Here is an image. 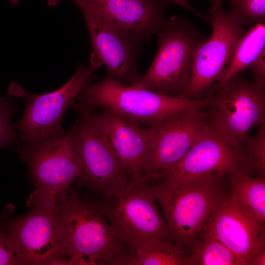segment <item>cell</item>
Wrapping results in <instances>:
<instances>
[{
	"instance_id": "7",
	"label": "cell",
	"mask_w": 265,
	"mask_h": 265,
	"mask_svg": "<svg viewBox=\"0 0 265 265\" xmlns=\"http://www.w3.org/2000/svg\"><path fill=\"white\" fill-rule=\"evenodd\" d=\"M100 66L90 59V65H80L72 78L59 89L44 94L29 93L13 81L7 94L22 97L25 108L20 120L12 124L19 132L20 143L40 142L64 133L62 119L67 109L73 106L83 89L96 78Z\"/></svg>"
},
{
	"instance_id": "15",
	"label": "cell",
	"mask_w": 265,
	"mask_h": 265,
	"mask_svg": "<svg viewBox=\"0 0 265 265\" xmlns=\"http://www.w3.org/2000/svg\"><path fill=\"white\" fill-rule=\"evenodd\" d=\"M80 11L90 37V57L105 65L106 74L118 81L135 84L140 77L137 62L141 45L132 35L102 17L87 10Z\"/></svg>"
},
{
	"instance_id": "5",
	"label": "cell",
	"mask_w": 265,
	"mask_h": 265,
	"mask_svg": "<svg viewBox=\"0 0 265 265\" xmlns=\"http://www.w3.org/2000/svg\"><path fill=\"white\" fill-rule=\"evenodd\" d=\"M207 39L187 19L173 16L157 33L158 49L135 83L155 93L180 97L190 80L195 54Z\"/></svg>"
},
{
	"instance_id": "16",
	"label": "cell",
	"mask_w": 265,
	"mask_h": 265,
	"mask_svg": "<svg viewBox=\"0 0 265 265\" xmlns=\"http://www.w3.org/2000/svg\"><path fill=\"white\" fill-rule=\"evenodd\" d=\"M132 35L141 45L167 25L168 0H71ZM59 0H48L50 6Z\"/></svg>"
},
{
	"instance_id": "2",
	"label": "cell",
	"mask_w": 265,
	"mask_h": 265,
	"mask_svg": "<svg viewBox=\"0 0 265 265\" xmlns=\"http://www.w3.org/2000/svg\"><path fill=\"white\" fill-rule=\"evenodd\" d=\"M221 179L207 175L149 181L174 243L188 249L203 231L221 191Z\"/></svg>"
},
{
	"instance_id": "1",
	"label": "cell",
	"mask_w": 265,
	"mask_h": 265,
	"mask_svg": "<svg viewBox=\"0 0 265 265\" xmlns=\"http://www.w3.org/2000/svg\"><path fill=\"white\" fill-rule=\"evenodd\" d=\"M55 198L67 265H107L129 250L114 236L101 199L71 188Z\"/></svg>"
},
{
	"instance_id": "18",
	"label": "cell",
	"mask_w": 265,
	"mask_h": 265,
	"mask_svg": "<svg viewBox=\"0 0 265 265\" xmlns=\"http://www.w3.org/2000/svg\"><path fill=\"white\" fill-rule=\"evenodd\" d=\"M187 248L170 238L146 242L110 261L112 265H187Z\"/></svg>"
},
{
	"instance_id": "27",
	"label": "cell",
	"mask_w": 265,
	"mask_h": 265,
	"mask_svg": "<svg viewBox=\"0 0 265 265\" xmlns=\"http://www.w3.org/2000/svg\"><path fill=\"white\" fill-rule=\"evenodd\" d=\"M265 265V247L258 252L250 261L249 265Z\"/></svg>"
},
{
	"instance_id": "20",
	"label": "cell",
	"mask_w": 265,
	"mask_h": 265,
	"mask_svg": "<svg viewBox=\"0 0 265 265\" xmlns=\"http://www.w3.org/2000/svg\"><path fill=\"white\" fill-rule=\"evenodd\" d=\"M188 250L187 265H246L226 246L203 230Z\"/></svg>"
},
{
	"instance_id": "9",
	"label": "cell",
	"mask_w": 265,
	"mask_h": 265,
	"mask_svg": "<svg viewBox=\"0 0 265 265\" xmlns=\"http://www.w3.org/2000/svg\"><path fill=\"white\" fill-rule=\"evenodd\" d=\"M80 116L70 129L81 164L78 184L100 198L118 193L130 181L125 168L99 123L94 110L76 111Z\"/></svg>"
},
{
	"instance_id": "25",
	"label": "cell",
	"mask_w": 265,
	"mask_h": 265,
	"mask_svg": "<svg viewBox=\"0 0 265 265\" xmlns=\"http://www.w3.org/2000/svg\"><path fill=\"white\" fill-rule=\"evenodd\" d=\"M21 265L10 249L4 228L0 225V265Z\"/></svg>"
},
{
	"instance_id": "3",
	"label": "cell",
	"mask_w": 265,
	"mask_h": 265,
	"mask_svg": "<svg viewBox=\"0 0 265 265\" xmlns=\"http://www.w3.org/2000/svg\"><path fill=\"white\" fill-rule=\"evenodd\" d=\"M73 106L76 111L107 108L138 122L150 125L193 108L205 109L210 98L189 99L159 94L136 84L126 85L106 74L85 86Z\"/></svg>"
},
{
	"instance_id": "12",
	"label": "cell",
	"mask_w": 265,
	"mask_h": 265,
	"mask_svg": "<svg viewBox=\"0 0 265 265\" xmlns=\"http://www.w3.org/2000/svg\"><path fill=\"white\" fill-rule=\"evenodd\" d=\"M203 231L226 246L246 265L265 247V222L230 191L221 190Z\"/></svg>"
},
{
	"instance_id": "14",
	"label": "cell",
	"mask_w": 265,
	"mask_h": 265,
	"mask_svg": "<svg viewBox=\"0 0 265 265\" xmlns=\"http://www.w3.org/2000/svg\"><path fill=\"white\" fill-rule=\"evenodd\" d=\"M204 109L193 108L151 126L152 142L141 180L147 182L178 163L208 127Z\"/></svg>"
},
{
	"instance_id": "6",
	"label": "cell",
	"mask_w": 265,
	"mask_h": 265,
	"mask_svg": "<svg viewBox=\"0 0 265 265\" xmlns=\"http://www.w3.org/2000/svg\"><path fill=\"white\" fill-rule=\"evenodd\" d=\"M210 91L209 128L231 145L245 146L249 131L265 123V82L238 74Z\"/></svg>"
},
{
	"instance_id": "23",
	"label": "cell",
	"mask_w": 265,
	"mask_h": 265,
	"mask_svg": "<svg viewBox=\"0 0 265 265\" xmlns=\"http://www.w3.org/2000/svg\"><path fill=\"white\" fill-rule=\"evenodd\" d=\"M15 110L7 93L0 97V148H13L20 143L19 137L11 124V117Z\"/></svg>"
},
{
	"instance_id": "28",
	"label": "cell",
	"mask_w": 265,
	"mask_h": 265,
	"mask_svg": "<svg viewBox=\"0 0 265 265\" xmlns=\"http://www.w3.org/2000/svg\"><path fill=\"white\" fill-rule=\"evenodd\" d=\"M168 1H173L176 4L182 6L184 8L191 11L195 14L197 13V10L191 5L187 0H168Z\"/></svg>"
},
{
	"instance_id": "26",
	"label": "cell",
	"mask_w": 265,
	"mask_h": 265,
	"mask_svg": "<svg viewBox=\"0 0 265 265\" xmlns=\"http://www.w3.org/2000/svg\"><path fill=\"white\" fill-rule=\"evenodd\" d=\"M249 67L255 81L265 82V49Z\"/></svg>"
},
{
	"instance_id": "8",
	"label": "cell",
	"mask_w": 265,
	"mask_h": 265,
	"mask_svg": "<svg viewBox=\"0 0 265 265\" xmlns=\"http://www.w3.org/2000/svg\"><path fill=\"white\" fill-rule=\"evenodd\" d=\"M100 199L114 236L128 249L171 239L149 181H130L117 194Z\"/></svg>"
},
{
	"instance_id": "19",
	"label": "cell",
	"mask_w": 265,
	"mask_h": 265,
	"mask_svg": "<svg viewBox=\"0 0 265 265\" xmlns=\"http://www.w3.org/2000/svg\"><path fill=\"white\" fill-rule=\"evenodd\" d=\"M265 49V23H257L239 37L227 68L216 84L245 71Z\"/></svg>"
},
{
	"instance_id": "17",
	"label": "cell",
	"mask_w": 265,
	"mask_h": 265,
	"mask_svg": "<svg viewBox=\"0 0 265 265\" xmlns=\"http://www.w3.org/2000/svg\"><path fill=\"white\" fill-rule=\"evenodd\" d=\"M96 118L122 162L130 181L143 177L151 147L153 128H144L133 119L103 108Z\"/></svg>"
},
{
	"instance_id": "10",
	"label": "cell",
	"mask_w": 265,
	"mask_h": 265,
	"mask_svg": "<svg viewBox=\"0 0 265 265\" xmlns=\"http://www.w3.org/2000/svg\"><path fill=\"white\" fill-rule=\"evenodd\" d=\"M209 14L212 33L196 51L190 81L180 97L203 99L223 75L238 39L246 31L242 21L224 10L222 4L211 8Z\"/></svg>"
},
{
	"instance_id": "13",
	"label": "cell",
	"mask_w": 265,
	"mask_h": 265,
	"mask_svg": "<svg viewBox=\"0 0 265 265\" xmlns=\"http://www.w3.org/2000/svg\"><path fill=\"white\" fill-rule=\"evenodd\" d=\"M255 170L245 146L231 145L208 127L184 157L166 171L150 180L214 175L222 179L235 171L251 174Z\"/></svg>"
},
{
	"instance_id": "4",
	"label": "cell",
	"mask_w": 265,
	"mask_h": 265,
	"mask_svg": "<svg viewBox=\"0 0 265 265\" xmlns=\"http://www.w3.org/2000/svg\"><path fill=\"white\" fill-rule=\"evenodd\" d=\"M29 211L0 223L8 246L21 265H63L69 257L62 244L55 196L35 190Z\"/></svg>"
},
{
	"instance_id": "24",
	"label": "cell",
	"mask_w": 265,
	"mask_h": 265,
	"mask_svg": "<svg viewBox=\"0 0 265 265\" xmlns=\"http://www.w3.org/2000/svg\"><path fill=\"white\" fill-rule=\"evenodd\" d=\"M245 145L251 155L258 175L265 176V123L260 126L254 136L248 137Z\"/></svg>"
},
{
	"instance_id": "30",
	"label": "cell",
	"mask_w": 265,
	"mask_h": 265,
	"mask_svg": "<svg viewBox=\"0 0 265 265\" xmlns=\"http://www.w3.org/2000/svg\"><path fill=\"white\" fill-rule=\"evenodd\" d=\"M224 0H210L212 4L211 8L216 7L220 4H222V2Z\"/></svg>"
},
{
	"instance_id": "11",
	"label": "cell",
	"mask_w": 265,
	"mask_h": 265,
	"mask_svg": "<svg viewBox=\"0 0 265 265\" xmlns=\"http://www.w3.org/2000/svg\"><path fill=\"white\" fill-rule=\"evenodd\" d=\"M19 158L27 165L37 191L54 196L70 188L81 175V164L69 130L46 140L23 144Z\"/></svg>"
},
{
	"instance_id": "22",
	"label": "cell",
	"mask_w": 265,
	"mask_h": 265,
	"mask_svg": "<svg viewBox=\"0 0 265 265\" xmlns=\"http://www.w3.org/2000/svg\"><path fill=\"white\" fill-rule=\"evenodd\" d=\"M229 8L245 26L265 23V0H230Z\"/></svg>"
},
{
	"instance_id": "21",
	"label": "cell",
	"mask_w": 265,
	"mask_h": 265,
	"mask_svg": "<svg viewBox=\"0 0 265 265\" xmlns=\"http://www.w3.org/2000/svg\"><path fill=\"white\" fill-rule=\"evenodd\" d=\"M229 177L230 191L262 221H265V176L235 171Z\"/></svg>"
},
{
	"instance_id": "29",
	"label": "cell",
	"mask_w": 265,
	"mask_h": 265,
	"mask_svg": "<svg viewBox=\"0 0 265 265\" xmlns=\"http://www.w3.org/2000/svg\"><path fill=\"white\" fill-rule=\"evenodd\" d=\"M14 208L11 205L7 206L4 211L0 214V225L1 222L5 218L9 217Z\"/></svg>"
},
{
	"instance_id": "31",
	"label": "cell",
	"mask_w": 265,
	"mask_h": 265,
	"mask_svg": "<svg viewBox=\"0 0 265 265\" xmlns=\"http://www.w3.org/2000/svg\"><path fill=\"white\" fill-rule=\"evenodd\" d=\"M9 2L13 4H17L18 3V0H9Z\"/></svg>"
}]
</instances>
